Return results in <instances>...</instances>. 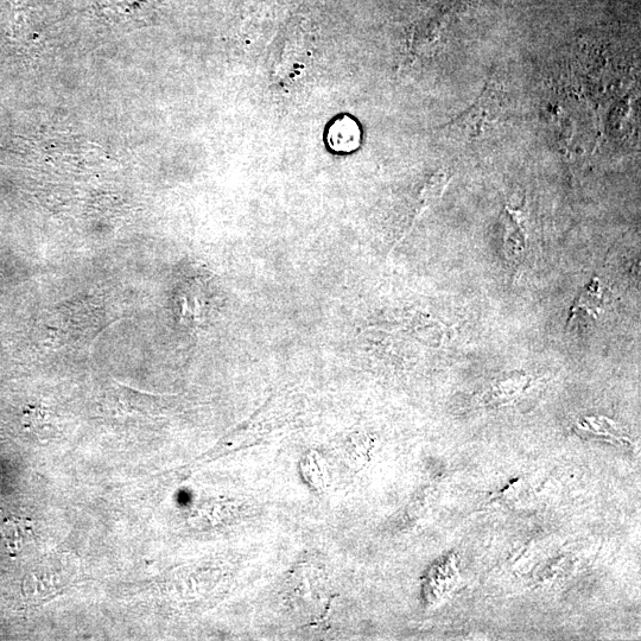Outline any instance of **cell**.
Wrapping results in <instances>:
<instances>
[{
  "instance_id": "1",
  "label": "cell",
  "mask_w": 641,
  "mask_h": 641,
  "mask_svg": "<svg viewBox=\"0 0 641 641\" xmlns=\"http://www.w3.org/2000/svg\"><path fill=\"white\" fill-rule=\"evenodd\" d=\"M504 95L494 81L488 82L484 92L471 109L463 112L454 120V130L466 136H477L484 133L487 124H494L505 106Z\"/></svg>"
},
{
  "instance_id": "2",
  "label": "cell",
  "mask_w": 641,
  "mask_h": 641,
  "mask_svg": "<svg viewBox=\"0 0 641 641\" xmlns=\"http://www.w3.org/2000/svg\"><path fill=\"white\" fill-rule=\"evenodd\" d=\"M300 469L304 482L316 492L327 490L332 482L327 462L320 454L312 452L304 455Z\"/></svg>"
},
{
  "instance_id": "3",
  "label": "cell",
  "mask_w": 641,
  "mask_h": 641,
  "mask_svg": "<svg viewBox=\"0 0 641 641\" xmlns=\"http://www.w3.org/2000/svg\"><path fill=\"white\" fill-rule=\"evenodd\" d=\"M0 533L6 542V547L16 555L33 536V526L31 522H25L23 519H5L0 525Z\"/></svg>"
},
{
  "instance_id": "4",
  "label": "cell",
  "mask_w": 641,
  "mask_h": 641,
  "mask_svg": "<svg viewBox=\"0 0 641 641\" xmlns=\"http://www.w3.org/2000/svg\"><path fill=\"white\" fill-rule=\"evenodd\" d=\"M601 289L598 278H593L592 283L588 284L586 289L577 298L573 309H571V316L569 321L579 313H587L598 317L601 308Z\"/></svg>"
}]
</instances>
